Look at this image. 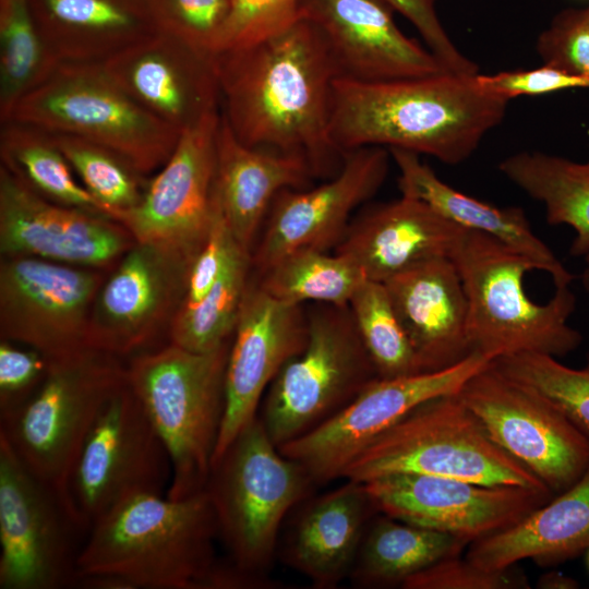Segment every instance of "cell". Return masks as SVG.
I'll return each mask as SVG.
<instances>
[{
    "instance_id": "6da1fadb",
    "label": "cell",
    "mask_w": 589,
    "mask_h": 589,
    "mask_svg": "<svg viewBox=\"0 0 589 589\" xmlns=\"http://www.w3.org/2000/svg\"><path fill=\"white\" fill-rule=\"evenodd\" d=\"M221 115L250 147L303 158L334 176L344 155L329 137L337 74L316 27L300 16L249 46L215 56Z\"/></svg>"
},
{
    "instance_id": "7a4b0ae2",
    "label": "cell",
    "mask_w": 589,
    "mask_h": 589,
    "mask_svg": "<svg viewBox=\"0 0 589 589\" xmlns=\"http://www.w3.org/2000/svg\"><path fill=\"white\" fill-rule=\"evenodd\" d=\"M476 76L444 72L375 83L337 79L329 137L342 155L380 146L461 164L503 121L509 101L481 88Z\"/></svg>"
},
{
    "instance_id": "3957f363",
    "label": "cell",
    "mask_w": 589,
    "mask_h": 589,
    "mask_svg": "<svg viewBox=\"0 0 589 589\" xmlns=\"http://www.w3.org/2000/svg\"><path fill=\"white\" fill-rule=\"evenodd\" d=\"M218 526L206 489L183 498L141 493L91 527L77 577L110 574L134 589H215L223 565Z\"/></svg>"
},
{
    "instance_id": "277c9868",
    "label": "cell",
    "mask_w": 589,
    "mask_h": 589,
    "mask_svg": "<svg viewBox=\"0 0 589 589\" xmlns=\"http://www.w3.org/2000/svg\"><path fill=\"white\" fill-rule=\"evenodd\" d=\"M452 259L467 298L472 352L492 361L524 352L561 358L580 346L581 334L568 324L575 293L569 286L555 287L548 302L531 300L524 280L539 268L528 256L490 235L467 229Z\"/></svg>"
},
{
    "instance_id": "5b68a950",
    "label": "cell",
    "mask_w": 589,
    "mask_h": 589,
    "mask_svg": "<svg viewBox=\"0 0 589 589\" xmlns=\"http://www.w3.org/2000/svg\"><path fill=\"white\" fill-rule=\"evenodd\" d=\"M230 345L231 339L194 352L169 342L133 357L127 366L128 385L169 454V498L206 486L225 416Z\"/></svg>"
},
{
    "instance_id": "8992f818",
    "label": "cell",
    "mask_w": 589,
    "mask_h": 589,
    "mask_svg": "<svg viewBox=\"0 0 589 589\" xmlns=\"http://www.w3.org/2000/svg\"><path fill=\"white\" fill-rule=\"evenodd\" d=\"M314 486L306 470L273 443L259 414L251 420L213 461L205 486L229 560L271 580L285 519Z\"/></svg>"
},
{
    "instance_id": "52a82bcc",
    "label": "cell",
    "mask_w": 589,
    "mask_h": 589,
    "mask_svg": "<svg viewBox=\"0 0 589 589\" xmlns=\"http://www.w3.org/2000/svg\"><path fill=\"white\" fill-rule=\"evenodd\" d=\"M390 473L448 477L552 493L490 437L458 393L433 398L411 410L377 435L348 465L342 478L364 483Z\"/></svg>"
},
{
    "instance_id": "ba28073f",
    "label": "cell",
    "mask_w": 589,
    "mask_h": 589,
    "mask_svg": "<svg viewBox=\"0 0 589 589\" xmlns=\"http://www.w3.org/2000/svg\"><path fill=\"white\" fill-rule=\"evenodd\" d=\"M106 146L142 175L170 157L180 132L137 104L100 62H61L7 119Z\"/></svg>"
},
{
    "instance_id": "9c48e42d",
    "label": "cell",
    "mask_w": 589,
    "mask_h": 589,
    "mask_svg": "<svg viewBox=\"0 0 589 589\" xmlns=\"http://www.w3.org/2000/svg\"><path fill=\"white\" fill-rule=\"evenodd\" d=\"M127 383L119 357L94 348L49 360L34 395L0 419V436L37 477L62 489L106 401Z\"/></svg>"
},
{
    "instance_id": "30bf717a",
    "label": "cell",
    "mask_w": 589,
    "mask_h": 589,
    "mask_svg": "<svg viewBox=\"0 0 589 589\" xmlns=\"http://www.w3.org/2000/svg\"><path fill=\"white\" fill-rule=\"evenodd\" d=\"M308 321L305 347L272 381L257 413L277 447L329 420L378 378L348 305L320 303Z\"/></svg>"
},
{
    "instance_id": "8fae6325",
    "label": "cell",
    "mask_w": 589,
    "mask_h": 589,
    "mask_svg": "<svg viewBox=\"0 0 589 589\" xmlns=\"http://www.w3.org/2000/svg\"><path fill=\"white\" fill-rule=\"evenodd\" d=\"M88 532L67 490L33 473L0 436V588H74Z\"/></svg>"
},
{
    "instance_id": "7c38bea8",
    "label": "cell",
    "mask_w": 589,
    "mask_h": 589,
    "mask_svg": "<svg viewBox=\"0 0 589 589\" xmlns=\"http://www.w3.org/2000/svg\"><path fill=\"white\" fill-rule=\"evenodd\" d=\"M169 479L168 450L127 382L96 417L65 490L91 529L98 518L133 495L161 494Z\"/></svg>"
},
{
    "instance_id": "4fadbf2b",
    "label": "cell",
    "mask_w": 589,
    "mask_h": 589,
    "mask_svg": "<svg viewBox=\"0 0 589 589\" xmlns=\"http://www.w3.org/2000/svg\"><path fill=\"white\" fill-rule=\"evenodd\" d=\"M490 437L553 493L574 485L589 467V438L541 394L492 362L458 392Z\"/></svg>"
},
{
    "instance_id": "5bb4252c",
    "label": "cell",
    "mask_w": 589,
    "mask_h": 589,
    "mask_svg": "<svg viewBox=\"0 0 589 589\" xmlns=\"http://www.w3.org/2000/svg\"><path fill=\"white\" fill-rule=\"evenodd\" d=\"M100 269L32 256L1 257L0 338L48 360L86 348Z\"/></svg>"
},
{
    "instance_id": "9a60e30c",
    "label": "cell",
    "mask_w": 589,
    "mask_h": 589,
    "mask_svg": "<svg viewBox=\"0 0 589 589\" xmlns=\"http://www.w3.org/2000/svg\"><path fill=\"white\" fill-rule=\"evenodd\" d=\"M491 362L472 352L443 370L377 378L329 420L278 449L300 464L316 485L342 478L348 465L377 435L421 404L457 394Z\"/></svg>"
},
{
    "instance_id": "2e32d148",
    "label": "cell",
    "mask_w": 589,
    "mask_h": 589,
    "mask_svg": "<svg viewBox=\"0 0 589 589\" xmlns=\"http://www.w3.org/2000/svg\"><path fill=\"white\" fill-rule=\"evenodd\" d=\"M194 260L169 244L135 241L98 289L89 347L131 354L169 327L185 299Z\"/></svg>"
},
{
    "instance_id": "e0dca14e",
    "label": "cell",
    "mask_w": 589,
    "mask_h": 589,
    "mask_svg": "<svg viewBox=\"0 0 589 589\" xmlns=\"http://www.w3.org/2000/svg\"><path fill=\"white\" fill-rule=\"evenodd\" d=\"M220 110L180 133L168 160L146 183L140 202L112 219L136 242L172 245L192 257L204 247L215 217L216 135Z\"/></svg>"
},
{
    "instance_id": "ac0fdd59",
    "label": "cell",
    "mask_w": 589,
    "mask_h": 589,
    "mask_svg": "<svg viewBox=\"0 0 589 589\" xmlns=\"http://www.w3.org/2000/svg\"><path fill=\"white\" fill-rule=\"evenodd\" d=\"M364 485L380 513L448 533L468 545L515 525L554 495L421 473H390Z\"/></svg>"
},
{
    "instance_id": "d6986e66",
    "label": "cell",
    "mask_w": 589,
    "mask_h": 589,
    "mask_svg": "<svg viewBox=\"0 0 589 589\" xmlns=\"http://www.w3.org/2000/svg\"><path fill=\"white\" fill-rule=\"evenodd\" d=\"M390 158L385 147L357 148L344 154L339 170L325 183L309 190H281L271 205L260 242L252 251L256 273H264L293 252L336 249L354 209L383 185Z\"/></svg>"
},
{
    "instance_id": "ffe728a7",
    "label": "cell",
    "mask_w": 589,
    "mask_h": 589,
    "mask_svg": "<svg viewBox=\"0 0 589 589\" xmlns=\"http://www.w3.org/2000/svg\"><path fill=\"white\" fill-rule=\"evenodd\" d=\"M134 242L112 218L46 200L0 165L1 257L32 256L104 269Z\"/></svg>"
},
{
    "instance_id": "44dd1931",
    "label": "cell",
    "mask_w": 589,
    "mask_h": 589,
    "mask_svg": "<svg viewBox=\"0 0 589 589\" xmlns=\"http://www.w3.org/2000/svg\"><path fill=\"white\" fill-rule=\"evenodd\" d=\"M302 305L267 294L250 279L231 338L226 370V408L213 461L259 413L267 387L306 345ZM213 464V462H212Z\"/></svg>"
},
{
    "instance_id": "7402d4cb",
    "label": "cell",
    "mask_w": 589,
    "mask_h": 589,
    "mask_svg": "<svg viewBox=\"0 0 589 589\" xmlns=\"http://www.w3.org/2000/svg\"><path fill=\"white\" fill-rule=\"evenodd\" d=\"M394 13L384 0H302L300 4V16L322 35L337 79L375 83L447 72L428 47L398 27Z\"/></svg>"
},
{
    "instance_id": "603a6c76",
    "label": "cell",
    "mask_w": 589,
    "mask_h": 589,
    "mask_svg": "<svg viewBox=\"0 0 589 589\" xmlns=\"http://www.w3.org/2000/svg\"><path fill=\"white\" fill-rule=\"evenodd\" d=\"M100 63L137 104L180 133L220 110L215 56L163 31Z\"/></svg>"
},
{
    "instance_id": "cb8c5ba5",
    "label": "cell",
    "mask_w": 589,
    "mask_h": 589,
    "mask_svg": "<svg viewBox=\"0 0 589 589\" xmlns=\"http://www.w3.org/2000/svg\"><path fill=\"white\" fill-rule=\"evenodd\" d=\"M467 229L426 203L400 195L362 212L336 247L365 279L384 283L421 261L452 257Z\"/></svg>"
},
{
    "instance_id": "d4e9b609",
    "label": "cell",
    "mask_w": 589,
    "mask_h": 589,
    "mask_svg": "<svg viewBox=\"0 0 589 589\" xmlns=\"http://www.w3.org/2000/svg\"><path fill=\"white\" fill-rule=\"evenodd\" d=\"M383 284L421 372L446 369L472 353L467 298L452 257L421 261Z\"/></svg>"
},
{
    "instance_id": "484cf974",
    "label": "cell",
    "mask_w": 589,
    "mask_h": 589,
    "mask_svg": "<svg viewBox=\"0 0 589 589\" xmlns=\"http://www.w3.org/2000/svg\"><path fill=\"white\" fill-rule=\"evenodd\" d=\"M291 512L280 555L316 589L336 588L349 576L364 532L380 512L364 483L347 480L310 496Z\"/></svg>"
},
{
    "instance_id": "4316f807",
    "label": "cell",
    "mask_w": 589,
    "mask_h": 589,
    "mask_svg": "<svg viewBox=\"0 0 589 589\" xmlns=\"http://www.w3.org/2000/svg\"><path fill=\"white\" fill-rule=\"evenodd\" d=\"M314 177L301 157L240 142L220 111L216 135L215 197L232 237L252 253L276 195L303 189Z\"/></svg>"
},
{
    "instance_id": "83f0119b",
    "label": "cell",
    "mask_w": 589,
    "mask_h": 589,
    "mask_svg": "<svg viewBox=\"0 0 589 589\" xmlns=\"http://www.w3.org/2000/svg\"><path fill=\"white\" fill-rule=\"evenodd\" d=\"M398 171L402 195L418 199L452 223L490 235L532 260L550 274L554 287L569 286L575 276L536 235L521 207H497L459 192L442 181L420 155L388 149Z\"/></svg>"
},
{
    "instance_id": "f1b7e54d",
    "label": "cell",
    "mask_w": 589,
    "mask_h": 589,
    "mask_svg": "<svg viewBox=\"0 0 589 589\" xmlns=\"http://www.w3.org/2000/svg\"><path fill=\"white\" fill-rule=\"evenodd\" d=\"M61 62H103L159 31L148 0H28Z\"/></svg>"
},
{
    "instance_id": "f546056e",
    "label": "cell",
    "mask_w": 589,
    "mask_h": 589,
    "mask_svg": "<svg viewBox=\"0 0 589 589\" xmlns=\"http://www.w3.org/2000/svg\"><path fill=\"white\" fill-rule=\"evenodd\" d=\"M589 548V467L569 489L515 525L469 544L466 558L484 569L522 560L550 566Z\"/></svg>"
},
{
    "instance_id": "4dcf8cb0",
    "label": "cell",
    "mask_w": 589,
    "mask_h": 589,
    "mask_svg": "<svg viewBox=\"0 0 589 589\" xmlns=\"http://www.w3.org/2000/svg\"><path fill=\"white\" fill-rule=\"evenodd\" d=\"M467 545L448 533L380 513L364 532L348 578L358 588L401 587L431 565L460 555Z\"/></svg>"
},
{
    "instance_id": "1f68e13d",
    "label": "cell",
    "mask_w": 589,
    "mask_h": 589,
    "mask_svg": "<svg viewBox=\"0 0 589 589\" xmlns=\"http://www.w3.org/2000/svg\"><path fill=\"white\" fill-rule=\"evenodd\" d=\"M498 169L544 205L550 225L574 229L572 255L589 253V172L584 164L541 152H519L502 160Z\"/></svg>"
},
{
    "instance_id": "d6a6232c",
    "label": "cell",
    "mask_w": 589,
    "mask_h": 589,
    "mask_svg": "<svg viewBox=\"0 0 589 589\" xmlns=\"http://www.w3.org/2000/svg\"><path fill=\"white\" fill-rule=\"evenodd\" d=\"M0 157L1 166L46 200L108 216L76 180L51 132L15 120L1 121Z\"/></svg>"
},
{
    "instance_id": "836d02e7",
    "label": "cell",
    "mask_w": 589,
    "mask_h": 589,
    "mask_svg": "<svg viewBox=\"0 0 589 589\" xmlns=\"http://www.w3.org/2000/svg\"><path fill=\"white\" fill-rule=\"evenodd\" d=\"M253 268L252 253L235 240L226 264L206 296L181 306L169 325V339L183 349L208 352L232 338Z\"/></svg>"
},
{
    "instance_id": "e575fe53",
    "label": "cell",
    "mask_w": 589,
    "mask_h": 589,
    "mask_svg": "<svg viewBox=\"0 0 589 589\" xmlns=\"http://www.w3.org/2000/svg\"><path fill=\"white\" fill-rule=\"evenodd\" d=\"M60 63L44 38L28 0H0V121Z\"/></svg>"
},
{
    "instance_id": "d590c367",
    "label": "cell",
    "mask_w": 589,
    "mask_h": 589,
    "mask_svg": "<svg viewBox=\"0 0 589 589\" xmlns=\"http://www.w3.org/2000/svg\"><path fill=\"white\" fill-rule=\"evenodd\" d=\"M366 280L344 256L325 251L303 250L280 259L257 283L271 297L290 304L304 302L348 305L352 294Z\"/></svg>"
},
{
    "instance_id": "8d00e7d4",
    "label": "cell",
    "mask_w": 589,
    "mask_h": 589,
    "mask_svg": "<svg viewBox=\"0 0 589 589\" xmlns=\"http://www.w3.org/2000/svg\"><path fill=\"white\" fill-rule=\"evenodd\" d=\"M348 306L378 378L422 373L383 283L364 280Z\"/></svg>"
},
{
    "instance_id": "74e56055",
    "label": "cell",
    "mask_w": 589,
    "mask_h": 589,
    "mask_svg": "<svg viewBox=\"0 0 589 589\" xmlns=\"http://www.w3.org/2000/svg\"><path fill=\"white\" fill-rule=\"evenodd\" d=\"M52 135L75 176L110 218L140 202L146 187L144 175L123 156L79 136L61 133Z\"/></svg>"
},
{
    "instance_id": "f35d334b",
    "label": "cell",
    "mask_w": 589,
    "mask_h": 589,
    "mask_svg": "<svg viewBox=\"0 0 589 589\" xmlns=\"http://www.w3.org/2000/svg\"><path fill=\"white\" fill-rule=\"evenodd\" d=\"M502 373L541 394L589 438V353L585 366L569 368L557 358L536 352L498 357Z\"/></svg>"
},
{
    "instance_id": "ab89813d",
    "label": "cell",
    "mask_w": 589,
    "mask_h": 589,
    "mask_svg": "<svg viewBox=\"0 0 589 589\" xmlns=\"http://www.w3.org/2000/svg\"><path fill=\"white\" fill-rule=\"evenodd\" d=\"M302 0H231L214 41V56L254 44L300 17Z\"/></svg>"
},
{
    "instance_id": "60d3db41",
    "label": "cell",
    "mask_w": 589,
    "mask_h": 589,
    "mask_svg": "<svg viewBox=\"0 0 589 589\" xmlns=\"http://www.w3.org/2000/svg\"><path fill=\"white\" fill-rule=\"evenodd\" d=\"M231 0H148L159 31L208 51L228 14Z\"/></svg>"
},
{
    "instance_id": "b9f144b4",
    "label": "cell",
    "mask_w": 589,
    "mask_h": 589,
    "mask_svg": "<svg viewBox=\"0 0 589 589\" xmlns=\"http://www.w3.org/2000/svg\"><path fill=\"white\" fill-rule=\"evenodd\" d=\"M544 64L589 79V4L558 12L537 39Z\"/></svg>"
},
{
    "instance_id": "7bdbcfd3",
    "label": "cell",
    "mask_w": 589,
    "mask_h": 589,
    "mask_svg": "<svg viewBox=\"0 0 589 589\" xmlns=\"http://www.w3.org/2000/svg\"><path fill=\"white\" fill-rule=\"evenodd\" d=\"M514 566L484 569L460 555L444 558L409 577L404 589H529L522 570Z\"/></svg>"
},
{
    "instance_id": "ee69618b",
    "label": "cell",
    "mask_w": 589,
    "mask_h": 589,
    "mask_svg": "<svg viewBox=\"0 0 589 589\" xmlns=\"http://www.w3.org/2000/svg\"><path fill=\"white\" fill-rule=\"evenodd\" d=\"M49 365L39 351L0 340V419L17 411L37 390Z\"/></svg>"
},
{
    "instance_id": "f6af8a7d",
    "label": "cell",
    "mask_w": 589,
    "mask_h": 589,
    "mask_svg": "<svg viewBox=\"0 0 589 589\" xmlns=\"http://www.w3.org/2000/svg\"><path fill=\"white\" fill-rule=\"evenodd\" d=\"M418 31L428 49L453 74H479V65L464 55L446 32L436 10V0H384Z\"/></svg>"
},
{
    "instance_id": "bcb514c9",
    "label": "cell",
    "mask_w": 589,
    "mask_h": 589,
    "mask_svg": "<svg viewBox=\"0 0 589 589\" xmlns=\"http://www.w3.org/2000/svg\"><path fill=\"white\" fill-rule=\"evenodd\" d=\"M484 91L512 99L521 95H541L567 88H589V79L543 64L538 69L477 74Z\"/></svg>"
},
{
    "instance_id": "7dc6e473",
    "label": "cell",
    "mask_w": 589,
    "mask_h": 589,
    "mask_svg": "<svg viewBox=\"0 0 589 589\" xmlns=\"http://www.w3.org/2000/svg\"><path fill=\"white\" fill-rule=\"evenodd\" d=\"M233 241L235 238L216 201L213 226L204 247L192 264L185 299L181 306H193L206 296L218 279Z\"/></svg>"
},
{
    "instance_id": "c3c4849f",
    "label": "cell",
    "mask_w": 589,
    "mask_h": 589,
    "mask_svg": "<svg viewBox=\"0 0 589 589\" xmlns=\"http://www.w3.org/2000/svg\"><path fill=\"white\" fill-rule=\"evenodd\" d=\"M537 587L540 589H576L579 587V582L561 572L551 570L538 578Z\"/></svg>"
},
{
    "instance_id": "681fc988",
    "label": "cell",
    "mask_w": 589,
    "mask_h": 589,
    "mask_svg": "<svg viewBox=\"0 0 589 589\" xmlns=\"http://www.w3.org/2000/svg\"><path fill=\"white\" fill-rule=\"evenodd\" d=\"M584 257H585V266L580 275V280H581L582 287L589 293V253L585 255Z\"/></svg>"
},
{
    "instance_id": "f907efd6",
    "label": "cell",
    "mask_w": 589,
    "mask_h": 589,
    "mask_svg": "<svg viewBox=\"0 0 589 589\" xmlns=\"http://www.w3.org/2000/svg\"><path fill=\"white\" fill-rule=\"evenodd\" d=\"M584 166H585L586 170L589 172V161L584 164Z\"/></svg>"
},
{
    "instance_id": "816d5d0a",
    "label": "cell",
    "mask_w": 589,
    "mask_h": 589,
    "mask_svg": "<svg viewBox=\"0 0 589 589\" xmlns=\"http://www.w3.org/2000/svg\"><path fill=\"white\" fill-rule=\"evenodd\" d=\"M587 562H588V566H589V548H588Z\"/></svg>"
}]
</instances>
